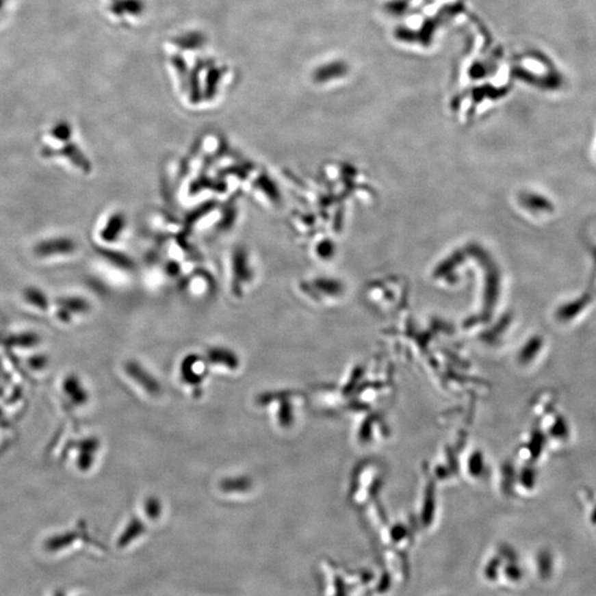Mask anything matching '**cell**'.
Here are the masks:
<instances>
[{
    "label": "cell",
    "mask_w": 596,
    "mask_h": 596,
    "mask_svg": "<svg viewBox=\"0 0 596 596\" xmlns=\"http://www.w3.org/2000/svg\"><path fill=\"white\" fill-rule=\"evenodd\" d=\"M16 0H0V25L6 21Z\"/></svg>",
    "instance_id": "cell-1"
}]
</instances>
